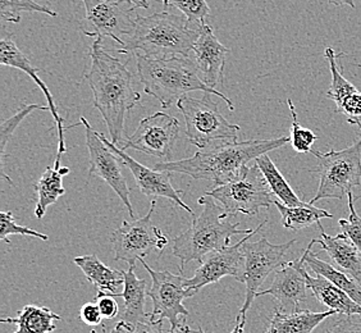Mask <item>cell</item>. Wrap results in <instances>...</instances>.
<instances>
[{
  "label": "cell",
  "mask_w": 361,
  "mask_h": 333,
  "mask_svg": "<svg viewBox=\"0 0 361 333\" xmlns=\"http://www.w3.org/2000/svg\"><path fill=\"white\" fill-rule=\"evenodd\" d=\"M133 331H135V325H131L126 320H118L111 333H133Z\"/></svg>",
  "instance_id": "41"
},
{
  "label": "cell",
  "mask_w": 361,
  "mask_h": 333,
  "mask_svg": "<svg viewBox=\"0 0 361 333\" xmlns=\"http://www.w3.org/2000/svg\"><path fill=\"white\" fill-rule=\"evenodd\" d=\"M192 50L196 54V64L202 72L204 83L209 87L218 90L216 87L223 85L228 48L218 40L213 28L205 25L200 30Z\"/></svg>",
  "instance_id": "19"
},
{
  "label": "cell",
  "mask_w": 361,
  "mask_h": 333,
  "mask_svg": "<svg viewBox=\"0 0 361 333\" xmlns=\"http://www.w3.org/2000/svg\"><path fill=\"white\" fill-rule=\"evenodd\" d=\"M357 67H361V64H357Z\"/></svg>",
  "instance_id": "46"
},
{
  "label": "cell",
  "mask_w": 361,
  "mask_h": 333,
  "mask_svg": "<svg viewBox=\"0 0 361 333\" xmlns=\"http://www.w3.org/2000/svg\"><path fill=\"white\" fill-rule=\"evenodd\" d=\"M288 143H291V138L287 136L224 143L213 149L199 150L188 159L157 163L154 169L186 174L194 180L210 181L216 188L238 177L250 160H255L260 155L279 149Z\"/></svg>",
  "instance_id": "2"
},
{
  "label": "cell",
  "mask_w": 361,
  "mask_h": 333,
  "mask_svg": "<svg viewBox=\"0 0 361 333\" xmlns=\"http://www.w3.org/2000/svg\"><path fill=\"white\" fill-rule=\"evenodd\" d=\"M85 21L89 23L90 31L82 30L86 36L111 37L122 48L125 45L123 36H130L135 30L136 17L135 7L125 8L119 0H82Z\"/></svg>",
  "instance_id": "14"
},
{
  "label": "cell",
  "mask_w": 361,
  "mask_h": 333,
  "mask_svg": "<svg viewBox=\"0 0 361 333\" xmlns=\"http://www.w3.org/2000/svg\"><path fill=\"white\" fill-rule=\"evenodd\" d=\"M73 263L84 272L85 277L97 287V293L113 295L118 298V287L125 284V272L106 267L95 254L77 257Z\"/></svg>",
  "instance_id": "21"
},
{
  "label": "cell",
  "mask_w": 361,
  "mask_h": 333,
  "mask_svg": "<svg viewBox=\"0 0 361 333\" xmlns=\"http://www.w3.org/2000/svg\"><path fill=\"white\" fill-rule=\"evenodd\" d=\"M268 221L262 223L250 235H246L235 245H229L222 250L214 251L202 259L200 267L195 271L191 278L185 279V287L188 290L199 292L202 287L219 282L223 277L236 278L238 282L245 279V255H243V243L250 241L251 237L257 235L264 227Z\"/></svg>",
  "instance_id": "13"
},
{
  "label": "cell",
  "mask_w": 361,
  "mask_h": 333,
  "mask_svg": "<svg viewBox=\"0 0 361 333\" xmlns=\"http://www.w3.org/2000/svg\"><path fill=\"white\" fill-rule=\"evenodd\" d=\"M177 108L183 114L188 141L205 150L216 141L236 143L240 126L229 123L208 94L202 99L180 97Z\"/></svg>",
  "instance_id": "7"
},
{
  "label": "cell",
  "mask_w": 361,
  "mask_h": 333,
  "mask_svg": "<svg viewBox=\"0 0 361 333\" xmlns=\"http://www.w3.org/2000/svg\"><path fill=\"white\" fill-rule=\"evenodd\" d=\"M255 164L262 171L268 186L271 188L273 195L277 198L278 202H282L283 205L290 207V208L302 207L305 204V202L300 200L299 196L295 194V191L292 190L282 174L279 172L277 166L273 163V160L269 158L268 154L260 155L259 158H257Z\"/></svg>",
  "instance_id": "28"
},
{
  "label": "cell",
  "mask_w": 361,
  "mask_h": 333,
  "mask_svg": "<svg viewBox=\"0 0 361 333\" xmlns=\"http://www.w3.org/2000/svg\"><path fill=\"white\" fill-rule=\"evenodd\" d=\"M328 62H329V68H331V75H332V83L329 86V90L326 91V97L334 100L336 103V113H338L342 108V105L348 102L350 97H354L359 90L355 87L354 85L348 83L345 77L342 76V72L338 68L337 64V56L332 48H326L324 52Z\"/></svg>",
  "instance_id": "30"
},
{
  "label": "cell",
  "mask_w": 361,
  "mask_h": 333,
  "mask_svg": "<svg viewBox=\"0 0 361 333\" xmlns=\"http://www.w3.org/2000/svg\"><path fill=\"white\" fill-rule=\"evenodd\" d=\"M334 314H336L334 310L322 313L299 310L286 314L277 309L265 333H313L317 327Z\"/></svg>",
  "instance_id": "25"
},
{
  "label": "cell",
  "mask_w": 361,
  "mask_h": 333,
  "mask_svg": "<svg viewBox=\"0 0 361 333\" xmlns=\"http://www.w3.org/2000/svg\"><path fill=\"white\" fill-rule=\"evenodd\" d=\"M243 325H241L240 322H236V326H235V328L232 329V332L231 333H245L243 332Z\"/></svg>",
  "instance_id": "45"
},
{
  "label": "cell",
  "mask_w": 361,
  "mask_h": 333,
  "mask_svg": "<svg viewBox=\"0 0 361 333\" xmlns=\"http://www.w3.org/2000/svg\"><path fill=\"white\" fill-rule=\"evenodd\" d=\"M157 200H152L147 214L133 222L123 221L122 226L111 234L114 260H123L135 265L139 259L147 257L154 249L163 251L169 240L153 223L154 210Z\"/></svg>",
  "instance_id": "10"
},
{
  "label": "cell",
  "mask_w": 361,
  "mask_h": 333,
  "mask_svg": "<svg viewBox=\"0 0 361 333\" xmlns=\"http://www.w3.org/2000/svg\"><path fill=\"white\" fill-rule=\"evenodd\" d=\"M305 277L307 287L312 290L314 296L323 305L329 308V310H334L336 314H345L348 317L361 315V306L326 278L322 276L312 277L307 272Z\"/></svg>",
  "instance_id": "22"
},
{
  "label": "cell",
  "mask_w": 361,
  "mask_h": 333,
  "mask_svg": "<svg viewBox=\"0 0 361 333\" xmlns=\"http://www.w3.org/2000/svg\"><path fill=\"white\" fill-rule=\"evenodd\" d=\"M61 320V315L51 312L47 306L28 304L18 310L13 318H3L0 322L18 327L13 333H51L56 329V322Z\"/></svg>",
  "instance_id": "26"
},
{
  "label": "cell",
  "mask_w": 361,
  "mask_h": 333,
  "mask_svg": "<svg viewBox=\"0 0 361 333\" xmlns=\"http://www.w3.org/2000/svg\"><path fill=\"white\" fill-rule=\"evenodd\" d=\"M315 245L314 240L310 241L307 245L304 254H302V259L304 263L309 270L317 274V276H322V277L326 278L329 282H332L334 285L340 287L342 291L346 292L350 298L356 301L359 305L361 306V285L355 281L354 278L348 276V273L340 271L337 268H334L332 264L326 263L324 260H322L318 258V255L313 253V246Z\"/></svg>",
  "instance_id": "24"
},
{
  "label": "cell",
  "mask_w": 361,
  "mask_h": 333,
  "mask_svg": "<svg viewBox=\"0 0 361 333\" xmlns=\"http://www.w3.org/2000/svg\"><path fill=\"white\" fill-rule=\"evenodd\" d=\"M222 204L229 215H255L274 204V195L257 164L246 166L238 177L207 193Z\"/></svg>",
  "instance_id": "8"
},
{
  "label": "cell",
  "mask_w": 361,
  "mask_h": 333,
  "mask_svg": "<svg viewBox=\"0 0 361 333\" xmlns=\"http://www.w3.org/2000/svg\"><path fill=\"white\" fill-rule=\"evenodd\" d=\"M326 1L334 6H348V7L355 8V0H326Z\"/></svg>",
  "instance_id": "44"
},
{
  "label": "cell",
  "mask_w": 361,
  "mask_h": 333,
  "mask_svg": "<svg viewBox=\"0 0 361 333\" xmlns=\"http://www.w3.org/2000/svg\"><path fill=\"white\" fill-rule=\"evenodd\" d=\"M137 58V75L140 83L144 85L147 95H152L159 102L161 108L168 109L180 102V97L188 92L202 91L219 97L235 111V104L223 92L209 87L202 80V72L197 64L188 56L172 58Z\"/></svg>",
  "instance_id": "3"
},
{
  "label": "cell",
  "mask_w": 361,
  "mask_h": 333,
  "mask_svg": "<svg viewBox=\"0 0 361 333\" xmlns=\"http://www.w3.org/2000/svg\"><path fill=\"white\" fill-rule=\"evenodd\" d=\"M318 166L310 171L319 174V188L310 204L337 199L343 200L356 186L361 185V138L343 150L331 149L328 153L312 150Z\"/></svg>",
  "instance_id": "6"
},
{
  "label": "cell",
  "mask_w": 361,
  "mask_h": 333,
  "mask_svg": "<svg viewBox=\"0 0 361 333\" xmlns=\"http://www.w3.org/2000/svg\"><path fill=\"white\" fill-rule=\"evenodd\" d=\"M306 265L304 259L300 258L293 262L285 264L276 273L271 287L264 291H259L257 296L271 295L278 303L279 312L295 313L301 310L300 306L306 300L307 284H306Z\"/></svg>",
  "instance_id": "17"
},
{
  "label": "cell",
  "mask_w": 361,
  "mask_h": 333,
  "mask_svg": "<svg viewBox=\"0 0 361 333\" xmlns=\"http://www.w3.org/2000/svg\"><path fill=\"white\" fill-rule=\"evenodd\" d=\"M136 264L130 265V268L125 272V284L123 292L119 293V298L125 300L123 312L119 314L121 320H126L131 325H137L140 322L147 320L145 313V298L147 295V284L145 279H140L136 276Z\"/></svg>",
  "instance_id": "23"
},
{
  "label": "cell",
  "mask_w": 361,
  "mask_h": 333,
  "mask_svg": "<svg viewBox=\"0 0 361 333\" xmlns=\"http://www.w3.org/2000/svg\"><path fill=\"white\" fill-rule=\"evenodd\" d=\"M326 333H361V323L351 318L337 320L334 326L326 328Z\"/></svg>",
  "instance_id": "39"
},
{
  "label": "cell",
  "mask_w": 361,
  "mask_h": 333,
  "mask_svg": "<svg viewBox=\"0 0 361 333\" xmlns=\"http://www.w3.org/2000/svg\"><path fill=\"white\" fill-rule=\"evenodd\" d=\"M80 318L87 326H99L104 320L97 303H86L80 310Z\"/></svg>",
  "instance_id": "38"
},
{
  "label": "cell",
  "mask_w": 361,
  "mask_h": 333,
  "mask_svg": "<svg viewBox=\"0 0 361 333\" xmlns=\"http://www.w3.org/2000/svg\"><path fill=\"white\" fill-rule=\"evenodd\" d=\"M296 243V240H291L288 243L282 245L271 243L267 237L263 236L255 243H243V251L245 255V279L243 284L246 285V298L245 303L241 306L236 322L241 325H246V313L249 312L254 298H257L260 286L265 282L267 277L271 272L278 268H282L286 262L285 257L287 251L291 249L292 245Z\"/></svg>",
  "instance_id": "9"
},
{
  "label": "cell",
  "mask_w": 361,
  "mask_h": 333,
  "mask_svg": "<svg viewBox=\"0 0 361 333\" xmlns=\"http://www.w3.org/2000/svg\"><path fill=\"white\" fill-rule=\"evenodd\" d=\"M274 205L281 213L282 224L286 229H292V231H301L313 224H318L323 218L334 217V214L328 213L324 209L317 208L310 202H305L302 207L290 208L283 205L282 202L274 200Z\"/></svg>",
  "instance_id": "29"
},
{
  "label": "cell",
  "mask_w": 361,
  "mask_h": 333,
  "mask_svg": "<svg viewBox=\"0 0 361 333\" xmlns=\"http://www.w3.org/2000/svg\"><path fill=\"white\" fill-rule=\"evenodd\" d=\"M36 109L40 111H50L49 107L42 104H23L21 108L14 113L11 119L3 121V123L0 126V160H1V176L6 180L13 185V182L11 180V177H8L4 172V160H6V149H7L8 141L13 136L14 131L18 126L21 125L22 121L27 117L28 114H31Z\"/></svg>",
  "instance_id": "31"
},
{
  "label": "cell",
  "mask_w": 361,
  "mask_h": 333,
  "mask_svg": "<svg viewBox=\"0 0 361 333\" xmlns=\"http://www.w3.org/2000/svg\"><path fill=\"white\" fill-rule=\"evenodd\" d=\"M90 56L85 80L90 85L92 103L104 119L111 143L118 145L123 140L126 117L141 100V94L133 87V73L105 50L100 37L92 42Z\"/></svg>",
  "instance_id": "1"
},
{
  "label": "cell",
  "mask_w": 361,
  "mask_h": 333,
  "mask_svg": "<svg viewBox=\"0 0 361 333\" xmlns=\"http://www.w3.org/2000/svg\"><path fill=\"white\" fill-rule=\"evenodd\" d=\"M0 64L25 72L27 76L31 77L35 81L36 85L44 92V95L47 97V102H48L49 109L51 111L53 119L56 121V131H58V153H56V159L53 166L56 169L62 168L61 166V159H62L63 154L67 152L66 143H64V131H66V128L63 126L64 119L58 113L54 99H53L51 92L49 91L47 83H44L42 78L39 77V68H36V67L31 64V62L28 61L27 56L25 53H22L18 47L16 45L12 36H4L0 40Z\"/></svg>",
  "instance_id": "18"
},
{
  "label": "cell",
  "mask_w": 361,
  "mask_h": 333,
  "mask_svg": "<svg viewBox=\"0 0 361 333\" xmlns=\"http://www.w3.org/2000/svg\"><path fill=\"white\" fill-rule=\"evenodd\" d=\"M169 333H207L202 331V328H197V329H191L190 327L186 325V320H180V325L176 327L174 329H169Z\"/></svg>",
  "instance_id": "42"
},
{
  "label": "cell",
  "mask_w": 361,
  "mask_h": 333,
  "mask_svg": "<svg viewBox=\"0 0 361 333\" xmlns=\"http://www.w3.org/2000/svg\"><path fill=\"white\" fill-rule=\"evenodd\" d=\"M80 123L84 126L86 146L90 154L89 177L97 176L105 181L113 188V191L118 195L119 199L123 202L126 208L128 210V214L131 215V218H135L133 204L130 200V188L126 182L122 166H121V162L117 159V155L102 141L99 132L91 128L87 119L81 117Z\"/></svg>",
  "instance_id": "15"
},
{
  "label": "cell",
  "mask_w": 361,
  "mask_h": 333,
  "mask_svg": "<svg viewBox=\"0 0 361 333\" xmlns=\"http://www.w3.org/2000/svg\"><path fill=\"white\" fill-rule=\"evenodd\" d=\"M116 296L113 295H104V293H97V304L102 312V315L104 320H114L117 318L119 314L118 303L116 301Z\"/></svg>",
  "instance_id": "37"
},
{
  "label": "cell",
  "mask_w": 361,
  "mask_h": 333,
  "mask_svg": "<svg viewBox=\"0 0 361 333\" xmlns=\"http://www.w3.org/2000/svg\"><path fill=\"white\" fill-rule=\"evenodd\" d=\"M287 105L290 108L292 116L291 145L298 153H309L313 150L314 143L318 140V136L312 130L305 128L300 125L298 121V113L292 99H287Z\"/></svg>",
  "instance_id": "34"
},
{
  "label": "cell",
  "mask_w": 361,
  "mask_h": 333,
  "mask_svg": "<svg viewBox=\"0 0 361 333\" xmlns=\"http://www.w3.org/2000/svg\"><path fill=\"white\" fill-rule=\"evenodd\" d=\"M99 136L105 145L108 146L111 152L118 157L121 162L128 166V169L133 174L135 181L142 194L149 198H154V199L166 198L168 200L177 204L180 208L185 209L190 214L195 215L192 209L182 200V191L173 188V185L171 182L172 172L157 171V169L142 166L137 160L133 159V157H130L128 154L126 153L123 149L117 147V145H114L111 141L105 139L104 135L99 133Z\"/></svg>",
  "instance_id": "16"
},
{
  "label": "cell",
  "mask_w": 361,
  "mask_h": 333,
  "mask_svg": "<svg viewBox=\"0 0 361 333\" xmlns=\"http://www.w3.org/2000/svg\"><path fill=\"white\" fill-rule=\"evenodd\" d=\"M12 235H22V236H32L48 241V235L37 232L35 229H28L25 226H20L16 223L12 212H0V240L4 243H9L8 237Z\"/></svg>",
  "instance_id": "35"
},
{
  "label": "cell",
  "mask_w": 361,
  "mask_h": 333,
  "mask_svg": "<svg viewBox=\"0 0 361 333\" xmlns=\"http://www.w3.org/2000/svg\"><path fill=\"white\" fill-rule=\"evenodd\" d=\"M147 273L152 277V289H149L147 296L153 300V312L147 313V320L150 322L163 323V320H169L171 328L174 329L180 320L188 317V309L182 301L185 298L194 296L196 292L185 287V279L182 268L180 274H173L168 271H154L144 259H139Z\"/></svg>",
  "instance_id": "11"
},
{
  "label": "cell",
  "mask_w": 361,
  "mask_h": 333,
  "mask_svg": "<svg viewBox=\"0 0 361 333\" xmlns=\"http://www.w3.org/2000/svg\"><path fill=\"white\" fill-rule=\"evenodd\" d=\"M197 202L204 207L199 217H194L190 229L182 232L172 241V251L182 263H202V259L218 250L229 246L231 237L235 235H250L254 229H238L240 223L227 221L229 215L224 208L216 204V200L204 195Z\"/></svg>",
  "instance_id": "5"
},
{
  "label": "cell",
  "mask_w": 361,
  "mask_h": 333,
  "mask_svg": "<svg viewBox=\"0 0 361 333\" xmlns=\"http://www.w3.org/2000/svg\"><path fill=\"white\" fill-rule=\"evenodd\" d=\"M200 31L188 25L185 17L169 12L137 16L135 30L119 54H136L147 58L188 56Z\"/></svg>",
  "instance_id": "4"
},
{
  "label": "cell",
  "mask_w": 361,
  "mask_h": 333,
  "mask_svg": "<svg viewBox=\"0 0 361 333\" xmlns=\"http://www.w3.org/2000/svg\"><path fill=\"white\" fill-rule=\"evenodd\" d=\"M180 121L164 111H157L141 119L136 131L123 144V150L133 149L140 153L171 162L174 147L180 139Z\"/></svg>",
  "instance_id": "12"
},
{
  "label": "cell",
  "mask_w": 361,
  "mask_h": 333,
  "mask_svg": "<svg viewBox=\"0 0 361 333\" xmlns=\"http://www.w3.org/2000/svg\"><path fill=\"white\" fill-rule=\"evenodd\" d=\"M119 1L130 3V4H133L135 8H142V9H149V8H150L149 0H119Z\"/></svg>",
  "instance_id": "43"
},
{
  "label": "cell",
  "mask_w": 361,
  "mask_h": 333,
  "mask_svg": "<svg viewBox=\"0 0 361 333\" xmlns=\"http://www.w3.org/2000/svg\"><path fill=\"white\" fill-rule=\"evenodd\" d=\"M133 333H169L163 329V323H157V322H150L149 320L140 322L135 326Z\"/></svg>",
  "instance_id": "40"
},
{
  "label": "cell",
  "mask_w": 361,
  "mask_h": 333,
  "mask_svg": "<svg viewBox=\"0 0 361 333\" xmlns=\"http://www.w3.org/2000/svg\"><path fill=\"white\" fill-rule=\"evenodd\" d=\"M166 9L176 8L180 11L188 25L195 30H202L205 26V21L210 16V8L207 0H161Z\"/></svg>",
  "instance_id": "32"
},
{
  "label": "cell",
  "mask_w": 361,
  "mask_h": 333,
  "mask_svg": "<svg viewBox=\"0 0 361 333\" xmlns=\"http://www.w3.org/2000/svg\"><path fill=\"white\" fill-rule=\"evenodd\" d=\"M22 12H42L51 17L58 16L53 9L40 6L34 0H0V18L3 21L20 23Z\"/></svg>",
  "instance_id": "33"
},
{
  "label": "cell",
  "mask_w": 361,
  "mask_h": 333,
  "mask_svg": "<svg viewBox=\"0 0 361 333\" xmlns=\"http://www.w3.org/2000/svg\"><path fill=\"white\" fill-rule=\"evenodd\" d=\"M348 219H340V224L342 232L356 245V248L360 250L361 253V218L356 213L354 207V196L353 193L348 195Z\"/></svg>",
  "instance_id": "36"
},
{
  "label": "cell",
  "mask_w": 361,
  "mask_h": 333,
  "mask_svg": "<svg viewBox=\"0 0 361 333\" xmlns=\"http://www.w3.org/2000/svg\"><path fill=\"white\" fill-rule=\"evenodd\" d=\"M70 172L71 169L68 166H62L59 169H56L54 166H47L40 180L34 185L37 193V202L35 207V215L37 219L44 218L49 207L56 204L58 199L66 194V188H63V177Z\"/></svg>",
  "instance_id": "27"
},
{
  "label": "cell",
  "mask_w": 361,
  "mask_h": 333,
  "mask_svg": "<svg viewBox=\"0 0 361 333\" xmlns=\"http://www.w3.org/2000/svg\"><path fill=\"white\" fill-rule=\"evenodd\" d=\"M319 226L320 238H314V243H320L322 249L326 251L328 257L334 260L338 270L354 278L361 285V253L350 238L343 232L336 236L326 235V231Z\"/></svg>",
  "instance_id": "20"
}]
</instances>
